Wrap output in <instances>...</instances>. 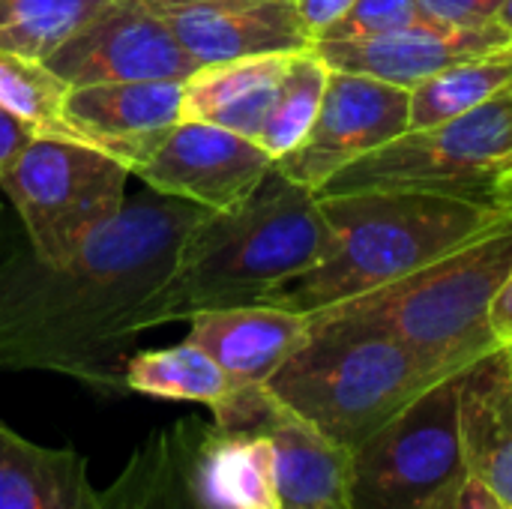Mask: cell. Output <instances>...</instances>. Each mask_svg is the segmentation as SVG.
I'll return each mask as SVG.
<instances>
[{
	"mask_svg": "<svg viewBox=\"0 0 512 509\" xmlns=\"http://www.w3.org/2000/svg\"><path fill=\"white\" fill-rule=\"evenodd\" d=\"M207 216L192 201L153 195L126 201L60 267L12 270L0 279V369H45L93 387L123 381L126 345L165 282L183 237Z\"/></svg>",
	"mask_w": 512,
	"mask_h": 509,
	"instance_id": "obj_1",
	"label": "cell"
},
{
	"mask_svg": "<svg viewBox=\"0 0 512 509\" xmlns=\"http://www.w3.org/2000/svg\"><path fill=\"white\" fill-rule=\"evenodd\" d=\"M327 243L330 228L318 192L270 168L246 201L231 210H207L183 237L165 282L144 306L141 327L267 303L276 288L318 264Z\"/></svg>",
	"mask_w": 512,
	"mask_h": 509,
	"instance_id": "obj_2",
	"label": "cell"
},
{
	"mask_svg": "<svg viewBox=\"0 0 512 509\" xmlns=\"http://www.w3.org/2000/svg\"><path fill=\"white\" fill-rule=\"evenodd\" d=\"M318 201L330 228L324 258L267 297L303 315L384 288L510 213L498 204L420 192H342Z\"/></svg>",
	"mask_w": 512,
	"mask_h": 509,
	"instance_id": "obj_3",
	"label": "cell"
},
{
	"mask_svg": "<svg viewBox=\"0 0 512 509\" xmlns=\"http://www.w3.org/2000/svg\"><path fill=\"white\" fill-rule=\"evenodd\" d=\"M510 270L512 210L432 264L321 312L381 330L453 378L504 348L492 333V303Z\"/></svg>",
	"mask_w": 512,
	"mask_h": 509,
	"instance_id": "obj_4",
	"label": "cell"
},
{
	"mask_svg": "<svg viewBox=\"0 0 512 509\" xmlns=\"http://www.w3.org/2000/svg\"><path fill=\"white\" fill-rule=\"evenodd\" d=\"M306 318L303 342L276 369L267 390L348 450H360L426 390L447 381L381 330L321 309Z\"/></svg>",
	"mask_w": 512,
	"mask_h": 509,
	"instance_id": "obj_5",
	"label": "cell"
},
{
	"mask_svg": "<svg viewBox=\"0 0 512 509\" xmlns=\"http://www.w3.org/2000/svg\"><path fill=\"white\" fill-rule=\"evenodd\" d=\"M512 162V87L447 123L405 129L342 168L318 195L420 192L495 204Z\"/></svg>",
	"mask_w": 512,
	"mask_h": 509,
	"instance_id": "obj_6",
	"label": "cell"
},
{
	"mask_svg": "<svg viewBox=\"0 0 512 509\" xmlns=\"http://www.w3.org/2000/svg\"><path fill=\"white\" fill-rule=\"evenodd\" d=\"M129 174L87 144L36 135L0 174V192L21 216L33 258L60 267L123 210Z\"/></svg>",
	"mask_w": 512,
	"mask_h": 509,
	"instance_id": "obj_7",
	"label": "cell"
},
{
	"mask_svg": "<svg viewBox=\"0 0 512 509\" xmlns=\"http://www.w3.org/2000/svg\"><path fill=\"white\" fill-rule=\"evenodd\" d=\"M465 480L459 375L426 390L354 450V509H453Z\"/></svg>",
	"mask_w": 512,
	"mask_h": 509,
	"instance_id": "obj_8",
	"label": "cell"
},
{
	"mask_svg": "<svg viewBox=\"0 0 512 509\" xmlns=\"http://www.w3.org/2000/svg\"><path fill=\"white\" fill-rule=\"evenodd\" d=\"M405 87L330 69L327 90L309 135L273 168L288 180L321 192L342 168L378 150L408 129Z\"/></svg>",
	"mask_w": 512,
	"mask_h": 509,
	"instance_id": "obj_9",
	"label": "cell"
},
{
	"mask_svg": "<svg viewBox=\"0 0 512 509\" xmlns=\"http://www.w3.org/2000/svg\"><path fill=\"white\" fill-rule=\"evenodd\" d=\"M45 66L69 87L111 81H186L201 66L147 0H111Z\"/></svg>",
	"mask_w": 512,
	"mask_h": 509,
	"instance_id": "obj_10",
	"label": "cell"
},
{
	"mask_svg": "<svg viewBox=\"0 0 512 509\" xmlns=\"http://www.w3.org/2000/svg\"><path fill=\"white\" fill-rule=\"evenodd\" d=\"M270 168L273 156L258 141L213 123L180 120L132 174L159 195L207 210H231L261 186Z\"/></svg>",
	"mask_w": 512,
	"mask_h": 509,
	"instance_id": "obj_11",
	"label": "cell"
},
{
	"mask_svg": "<svg viewBox=\"0 0 512 509\" xmlns=\"http://www.w3.org/2000/svg\"><path fill=\"white\" fill-rule=\"evenodd\" d=\"M180 120L183 81L81 84L66 90L54 138L87 144L135 171Z\"/></svg>",
	"mask_w": 512,
	"mask_h": 509,
	"instance_id": "obj_12",
	"label": "cell"
},
{
	"mask_svg": "<svg viewBox=\"0 0 512 509\" xmlns=\"http://www.w3.org/2000/svg\"><path fill=\"white\" fill-rule=\"evenodd\" d=\"M180 48L198 63H228L261 54L309 51V33L294 0H147Z\"/></svg>",
	"mask_w": 512,
	"mask_h": 509,
	"instance_id": "obj_13",
	"label": "cell"
},
{
	"mask_svg": "<svg viewBox=\"0 0 512 509\" xmlns=\"http://www.w3.org/2000/svg\"><path fill=\"white\" fill-rule=\"evenodd\" d=\"M512 42L510 30L498 21L483 27H459L438 18H420L402 30L363 39H315L312 51L339 72L369 75L396 87H417L429 75L501 51Z\"/></svg>",
	"mask_w": 512,
	"mask_h": 509,
	"instance_id": "obj_14",
	"label": "cell"
},
{
	"mask_svg": "<svg viewBox=\"0 0 512 509\" xmlns=\"http://www.w3.org/2000/svg\"><path fill=\"white\" fill-rule=\"evenodd\" d=\"M459 441L468 477L512 509L510 348H495L459 375Z\"/></svg>",
	"mask_w": 512,
	"mask_h": 509,
	"instance_id": "obj_15",
	"label": "cell"
},
{
	"mask_svg": "<svg viewBox=\"0 0 512 509\" xmlns=\"http://www.w3.org/2000/svg\"><path fill=\"white\" fill-rule=\"evenodd\" d=\"M261 432L276 456L279 509H354V450L318 432L276 396Z\"/></svg>",
	"mask_w": 512,
	"mask_h": 509,
	"instance_id": "obj_16",
	"label": "cell"
},
{
	"mask_svg": "<svg viewBox=\"0 0 512 509\" xmlns=\"http://www.w3.org/2000/svg\"><path fill=\"white\" fill-rule=\"evenodd\" d=\"M189 324L186 339L204 348L237 384H267L303 342L309 318L285 306L252 303L207 309Z\"/></svg>",
	"mask_w": 512,
	"mask_h": 509,
	"instance_id": "obj_17",
	"label": "cell"
},
{
	"mask_svg": "<svg viewBox=\"0 0 512 509\" xmlns=\"http://www.w3.org/2000/svg\"><path fill=\"white\" fill-rule=\"evenodd\" d=\"M291 54H261L201 66L183 81V120H201L258 141Z\"/></svg>",
	"mask_w": 512,
	"mask_h": 509,
	"instance_id": "obj_18",
	"label": "cell"
},
{
	"mask_svg": "<svg viewBox=\"0 0 512 509\" xmlns=\"http://www.w3.org/2000/svg\"><path fill=\"white\" fill-rule=\"evenodd\" d=\"M192 501L201 509H279L267 432L213 429L192 465Z\"/></svg>",
	"mask_w": 512,
	"mask_h": 509,
	"instance_id": "obj_19",
	"label": "cell"
},
{
	"mask_svg": "<svg viewBox=\"0 0 512 509\" xmlns=\"http://www.w3.org/2000/svg\"><path fill=\"white\" fill-rule=\"evenodd\" d=\"M0 509H102L87 459L33 444L0 423Z\"/></svg>",
	"mask_w": 512,
	"mask_h": 509,
	"instance_id": "obj_20",
	"label": "cell"
},
{
	"mask_svg": "<svg viewBox=\"0 0 512 509\" xmlns=\"http://www.w3.org/2000/svg\"><path fill=\"white\" fill-rule=\"evenodd\" d=\"M123 387L153 399L198 402L219 411L240 384L204 348L186 339L174 348L132 354L123 366Z\"/></svg>",
	"mask_w": 512,
	"mask_h": 509,
	"instance_id": "obj_21",
	"label": "cell"
},
{
	"mask_svg": "<svg viewBox=\"0 0 512 509\" xmlns=\"http://www.w3.org/2000/svg\"><path fill=\"white\" fill-rule=\"evenodd\" d=\"M512 45V42H510ZM501 48L474 60L453 63L417 87H411L408 99V129L447 123L453 117H462L486 102H492L498 93L512 87V48Z\"/></svg>",
	"mask_w": 512,
	"mask_h": 509,
	"instance_id": "obj_22",
	"label": "cell"
},
{
	"mask_svg": "<svg viewBox=\"0 0 512 509\" xmlns=\"http://www.w3.org/2000/svg\"><path fill=\"white\" fill-rule=\"evenodd\" d=\"M111 0H0V51L45 60Z\"/></svg>",
	"mask_w": 512,
	"mask_h": 509,
	"instance_id": "obj_23",
	"label": "cell"
},
{
	"mask_svg": "<svg viewBox=\"0 0 512 509\" xmlns=\"http://www.w3.org/2000/svg\"><path fill=\"white\" fill-rule=\"evenodd\" d=\"M327 78L330 66L312 48L291 54L273 111L258 135V144L273 156V162L288 156L309 135L327 90Z\"/></svg>",
	"mask_w": 512,
	"mask_h": 509,
	"instance_id": "obj_24",
	"label": "cell"
},
{
	"mask_svg": "<svg viewBox=\"0 0 512 509\" xmlns=\"http://www.w3.org/2000/svg\"><path fill=\"white\" fill-rule=\"evenodd\" d=\"M69 84L45 60L0 51V108L30 123L39 135H57L60 105Z\"/></svg>",
	"mask_w": 512,
	"mask_h": 509,
	"instance_id": "obj_25",
	"label": "cell"
},
{
	"mask_svg": "<svg viewBox=\"0 0 512 509\" xmlns=\"http://www.w3.org/2000/svg\"><path fill=\"white\" fill-rule=\"evenodd\" d=\"M426 18L420 0H357L327 33L318 39H363L402 30Z\"/></svg>",
	"mask_w": 512,
	"mask_h": 509,
	"instance_id": "obj_26",
	"label": "cell"
},
{
	"mask_svg": "<svg viewBox=\"0 0 512 509\" xmlns=\"http://www.w3.org/2000/svg\"><path fill=\"white\" fill-rule=\"evenodd\" d=\"M507 0H420L429 18L459 24V27H483L495 24L498 12Z\"/></svg>",
	"mask_w": 512,
	"mask_h": 509,
	"instance_id": "obj_27",
	"label": "cell"
},
{
	"mask_svg": "<svg viewBox=\"0 0 512 509\" xmlns=\"http://www.w3.org/2000/svg\"><path fill=\"white\" fill-rule=\"evenodd\" d=\"M39 132L24 123L21 117L9 114L6 108H0V174L6 171V165L36 138Z\"/></svg>",
	"mask_w": 512,
	"mask_h": 509,
	"instance_id": "obj_28",
	"label": "cell"
},
{
	"mask_svg": "<svg viewBox=\"0 0 512 509\" xmlns=\"http://www.w3.org/2000/svg\"><path fill=\"white\" fill-rule=\"evenodd\" d=\"M297 3V9H300V15H303V21H306V27H309V33L318 39L321 33H327L357 0H294Z\"/></svg>",
	"mask_w": 512,
	"mask_h": 509,
	"instance_id": "obj_29",
	"label": "cell"
},
{
	"mask_svg": "<svg viewBox=\"0 0 512 509\" xmlns=\"http://www.w3.org/2000/svg\"><path fill=\"white\" fill-rule=\"evenodd\" d=\"M492 333L498 345L512 348V270L492 303Z\"/></svg>",
	"mask_w": 512,
	"mask_h": 509,
	"instance_id": "obj_30",
	"label": "cell"
},
{
	"mask_svg": "<svg viewBox=\"0 0 512 509\" xmlns=\"http://www.w3.org/2000/svg\"><path fill=\"white\" fill-rule=\"evenodd\" d=\"M453 509H507L501 504V498L495 495V492H489L480 480H474V477H468L465 480V486L459 489V495H456V504Z\"/></svg>",
	"mask_w": 512,
	"mask_h": 509,
	"instance_id": "obj_31",
	"label": "cell"
},
{
	"mask_svg": "<svg viewBox=\"0 0 512 509\" xmlns=\"http://www.w3.org/2000/svg\"><path fill=\"white\" fill-rule=\"evenodd\" d=\"M495 204H498V207H504V210H512V162H510V168L501 174V180H498Z\"/></svg>",
	"mask_w": 512,
	"mask_h": 509,
	"instance_id": "obj_32",
	"label": "cell"
},
{
	"mask_svg": "<svg viewBox=\"0 0 512 509\" xmlns=\"http://www.w3.org/2000/svg\"><path fill=\"white\" fill-rule=\"evenodd\" d=\"M498 24L512 33V0H507V3L501 6V12H498Z\"/></svg>",
	"mask_w": 512,
	"mask_h": 509,
	"instance_id": "obj_33",
	"label": "cell"
},
{
	"mask_svg": "<svg viewBox=\"0 0 512 509\" xmlns=\"http://www.w3.org/2000/svg\"><path fill=\"white\" fill-rule=\"evenodd\" d=\"M510 351H512V348H510Z\"/></svg>",
	"mask_w": 512,
	"mask_h": 509,
	"instance_id": "obj_34",
	"label": "cell"
},
{
	"mask_svg": "<svg viewBox=\"0 0 512 509\" xmlns=\"http://www.w3.org/2000/svg\"><path fill=\"white\" fill-rule=\"evenodd\" d=\"M510 48H512V45H510Z\"/></svg>",
	"mask_w": 512,
	"mask_h": 509,
	"instance_id": "obj_35",
	"label": "cell"
}]
</instances>
